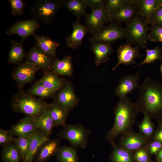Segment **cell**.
<instances>
[{"instance_id":"obj_32","label":"cell","mask_w":162,"mask_h":162,"mask_svg":"<svg viewBox=\"0 0 162 162\" xmlns=\"http://www.w3.org/2000/svg\"><path fill=\"white\" fill-rule=\"evenodd\" d=\"M55 155L59 162H78L76 151L71 147H60Z\"/></svg>"},{"instance_id":"obj_28","label":"cell","mask_w":162,"mask_h":162,"mask_svg":"<svg viewBox=\"0 0 162 162\" xmlns=\"http://www.w3.org/2000/svg\"><path fill=\"white\" fill-rule=\"evenodd\" d=\"M110 144L113 148L110 156L111 162H135L133 152L121 147L115 142Z\"/></svg>"},{"instance_id":"obj_51","label":"cell","mask_w":162,"mask_h":162,"mask_svg":"<svg viewBox=\"0 0 162 162\" xmlns=\"http://www.w3.org/2000/svg\"><path fill=\"white\" fill-rule=\"evenodd\" d=\"M152 162H153L152 161Z\"/></svg>"},{"instance_id":"obj_8","label":"cell","mask_w":162,"mask_h":162,"mask_svg":"<svg viewBox=\"0 0 162 162\" xmlns=\"http://www.w3.org/2000/svg\"><path fill=\"white\" fill-rule=\"evenodd\" d=\"M85 15V25L90 34H94L104 24L111 22V14L105 7L92 10L91 13Z\"/></svg>"},{"instance_id":"obj_24","label":"cell","mask_w":162,"mask_h":162,"mask_svg":"<svg viewBox=\"0 0 162 162\" xmlns=\"http://www.w3.org/2000/svg\"><path fill=\"white\" fill-rule=\"evenodd\" d=\"M37 82L48 89L56 92L64 86L61 79L51 70H45L43 76Z\"/></svg>"},{"instance_id":"obj_18","label":"cell","mask_w":162,"mask_h":162,"mask_svg":"<svg viewBox=\"0 0 162 162\" xmlns=\"http://www.w3.org/2000/svg\"><path fill=\"white\" fill-rule=\"evenodd\" d=\"M71 23L73 32L66 37V45L68 47L75 50L81 45L83 38L88 32L85 25L80 23V20H77Z\"/></svg>"},{"instance_id":"obj_41","label":"cell","mask_w":162,"mask_h":162,"mask_svg":"<svg viewBox=\"0 0 162 162\" xmlns=\"http://www.w3.org/2000/svg\"><path fill=\"white\" fill-rule=\"evenodd\" d=\"M14 136L9 130L0 129V145L5 146L13 142Z\"/></svg>"},{"instance_id":"obj_23","label":"cell","mask_w":162,"mask_h":162,"mask_svg":"<svg viewBox=\"0 0 162 162\" xmlns=\"http://www.w3.org/2000/svg\"><path fill=\"white\" fill-rule=\"evenodd\" d=\"M91 49L95 55L97 66L109 60V56L114 51L110 44L100 43H91Z\"/></svg>"},{"instance_id":"obj_16","label":"cell","mask_w":162,"mask_h":162,"mask_svg":"<svg viewBox=\"0 0 162 162\" xmlns=\"http://www.w3.org/2000/svg\"><path fill=\"white\" fill-rule=\"evenodd\" d=\"M55 101L68 112L76 106L77 99L70 84L67 83L59 89Z\"/></svg>"},{"instance_id":"obj_48","label":"cell","mask_w":162,"mask_h":162,"mask_svg":"<svg viewBox=\"0 0 162 162\" xmlns=\"http://www.w3.org/2000/svg\"><path fill=\"white\" fill-rule=\"evenodd\" d=\"M159 127L162 128V121L159 124Z\"/></svg>"},{"instance_id":"obj_15","label":"cell","mask_w":162,"mask_h":162,"mask_svg":"<svg viewBox=\"0 0 162 162\" xmlns=\"http://www.w3.org/2000/svg\"><path fill=\"white\" fill-rule=\"evenodd\" d=\"M49 136L37 129L32 135L28 151L22 162H32L41 146L49 140Z\"/></svg>"},{"instance_id":"obj_4","label":"cell","mask_w":162,"mask_h":162,"mask_svg":"<svg viewBox=\"0 0 162 162\" xmlns=\"http://www.w3.org/2000/svg\"><path fill=\"white\" fill-rule=\"evenodd\" d=\"M148 22L139 14L136 15L124 28L127 44H137L138 47H146L148 40Z\"/></svg>"},{"instance_id":"obj_36","label":"cell","mask_w":162,"mask_h":162,"mask_svg":"<svg viewBox=\"0 0 162 162\" xmlns=\"http://www.w3.org/2000/svg\"><path fill=\"white\" fill-rule=\"evenodd\" d=\"M32 136L25 137L14 138L13 142L18 147L22 160L24 158L28 150Z\"/></svg>"},{"instance_id":"obj_50","label":"cell","mask_w":162,"mask_h":162,"mask_svg":"<svg viewBox=\"0 0 162 162\" xmlns=\"http://www.w3.org/2000/svg\"><path fill=\"white\" fill-rule=\"evenodd\" d=\"M160 162H162V160H161Z\"/></svg>"},{"instance_id":"obj_13","label":"cell","mask_w":162,"mask_h":162,"mask_svg":"<svg viewBox=\"0 0 162 162\" xmlns=\"http://www.w3.org/2000/svg\"><path fill=\"white\" fill-rule=\"evenodd\" d=\"M117 53L118 62L113 68L115 70L121 64L128 65L135 64V59L142 56L139 52L138 47H133L131 45L126 43L120 45L118 48Z\"/></svg>"},{"instance_id":"obj_5","label":"cell","mask_w":162,"mask_h":162,"mask_svg":"<svg viewBox=\"0 0 162 162\" xmlns=\"http://www.w3.org/2000/svg\"><path fill=\"white\" fill-rule=\"evenodd\" d=\"M63 6L62 0H38L30 11L33 18L47 25L50 23Z\"/></svg>"},{"instance_id":"obj_2","label":"cell","mask_w":162,"mask_h":162,"mask_svg":"<svg viewBox=\"0 0 162 162\" xmlns=\"http://www.w3.org/2000/svg\"><path fill=\"white\" fill-rule=\"evenodd\" d=\"M139 110L136 103L132 102L127 96L120 98L115 107L114 122L106 137L110 144L120 135L133 132V126Z\"/></svg>"},{"instance_id":"obj_29","label":"cell","mask_w":162,"mask_h":162,"mask_svg":"<svg viewBox=\"0 0 162 162\" xmlns=\"http://www.w3.org/2000/svg\"><path fill=\"white\" fill-rule=\"evenodd\" d=\"M48 110L53 122V127L64 125L69 112L55 101L50 104Z\"/></svg>"},{"instance_id":"obj_37","label":"cell","mask_w":162,"mask_h":162,"mask_svg":"<svg viewBox=\"0 0 162 162\" xmlns=\"http://www.w3.org/2000/svg\"><path fill=\"white\" fill-rule=\"evenodd\" d=\"M151 25L150 32L148 35V40L153 42H162V25Z\"/></svg>"},{"instance_id":"obj_14","label":"cell","mask_w":162,"mask_h":162,"mask_svg":"<svg viewBox=\"0 0 162 162\" xmlns=\"http://www.w3.org/2000/svg\"><path fill=\"white\" fill-rule=\"evenodd\" d=\"M140 76L139 71L135 74H130L123 77L116 88V94L119 98L125 97L134 89L139 88Z\"/></svg>"},{"instance_id":"obj_27","label":"cell","mask_w":162,"mask_h":162,"mask_svg":"<svg viewBox=\"0 0 162 162\" xmlns=\"http://www.w3.org/2000/svg\"><path fill=\"white\" fill-rule=\"evenodd\" d=\"M10 41L11 46L9 53L8 63L19 65L22 63L26 54L23 43L13 39H11Z\"/></svg>"},{"instance_id":"obj_3","label":"cell","mask_w":162,"mask_h":162,"mask_svg":"<svg viewBox=\"0 0 162 162\" xmlns=\"http://www.w3.org/2000/svg\"><path fill=\"white\" fill-rule=\"evenodd\" d=\"M50 104L42 99L35 98L20 90L13 96L10 105L14 112L22 113L32 118L40 115Z\"/></svg>"},{"instance_id":"obj_46","label":"cell","mask_w":162,"mask_h":162,"mask_svg":"<svg viewBox=\"0 0 162 162\" xmlns=\"http://www.w3.org/2000/svg\"><path fill=\"white\" fill-rule=\"evenodd\" d=\"M156 156L157 162H160L162 160V148L158 152Z\"/></svg>"},{"instance_id":"obj_10","label":"cell","mask_w":162,"mask_h":162,"mask_svg":"<svg viewBox=\"0 0 162 162\" xmlns=\"http://www.w3.org/2000/svg\"><path fill=\"white\" fill-rule=\"evenodd\" d=\"M40 27V25L36 19L17 21L8 28L5 32L6 35H10L17 34L21 38V42L23 43L24 40L35 33V32Z\"/></svg>"},{"instance_id":"obj_49","label":"cell","mask_w":162,"mask_h":162,"mask_svg":"<svg viewBox=\"0 0 162 162\" xmlns=\"http://www.w3.org/2000/svg\"><path fill=\"white\" fill-rule=\"evenodd\" d=\"M161 6H162V0H161Z\"/></svg>"},{"instance_id":"obj_9","label":"cell","mask_w":162,"mask_h":162,"mask_svg":"<svg viewBox=\"0 0 162 162\" xmlns=\"http://www.w3.org/2000/svg\"><path fill=\"white\" fill-rule=\"evenodd\" d=\"M41 69L29 62H25L18 65L13 70L12 76L20 90L26 84L32 82L36 72Z\"/></svg>"},{"instance_id":"obj_38","label":"cell","mask_w":162,"mask_h":162,"mask_svg":"<svg viewBox=\"0 0 162 162\" xmlns=\"http://www.w3.org/2000/svg\"><path fill=\"white\" fill-rule=\"evenodd\" d=\"M11 7L10 14L14 16L20 15L23 13L26 3L22 0H9Z\"/></svg>"},{"instance_id":"obj_45","label":"cell","mask_w":162,"mask_h":162,"mask_svg":"<svg viewBox=\"0 0 162 162\" xmlns=\"http://www.w3.org/2000/svg\"><path fill=\"white\" fill-rule=\"evenodd\" d=\"M152 140L162 143V128L158 127L155 130L152 138Z\"/></svg>"},{"instance_id":"obj_34","label":"cell","mask_w":162,"mask_h":162,"mask_svg":"<svg viewBox=\"0 0 162 162\" xmlns=\"http://www.w3.org/2000/svg\"><path fill=\"white\" fill-rule=\"evenodd\" d=\"M56 92L47 88L43 85L35 82L28 91V94L41 99L48 98L53 97Z\"/></svg>"},{"instance_id":"obj_25","label":"cell","mask_w":162,"mask_h":162,"mask_svg":"<svg viewBox=\"0 0 162 162\" xmlns=\"http://www.w3.org/2000/svg\"><path fill=\"white\" fill-rule=\"evenodd\" d=\"M52 70L57 75L71 76L73 72L71 56H67L60 60L56 58L53 64Z\"/></svg>"},{"instance_id":"obj_11","label":"cell","mask_w":162,"mask_h":162,"mask_svg":"<svg viewBox=\"0 0 162 162\" xmlns=\"http://www.w3.org/2000/svg\"><path fill=\"white\" fill-rule=\"evenodd\" d=\"M26 62L45 70H52L54 60L57 58L50 57L43 52L36 44L31 47L26 53Z\"/></svg>"},{"instance_id":"obj_7","label":"cell","mask_w":162,"mask_h":162,"mask_svg":"<svg viewBox=\"0 0 162 162\" xmlns=\"http://www.w3.org/2000/svg\"><path fill=\"white\" fill-rule=\"evenodd\" d=\"M88 134V131L85 128L76 124H65L58 134L61 138L68 140L74 146L81 148L86 146Z\"/></svg>"},{"instance_id":"obj_40","label":"cell","mask_w":162,"mask_h":162,"mask_svg":"<svg viewBox=\"0 0 162 162\" xmlns=\"http://www.w3.org/2000/svg\"><path fill=\"white\" fill-rule=\"evenodd\" d=\"M133 155L136 162H152L151 157L146 148H141L135 151Z\"/></svg>"},{"instance_id":"obj_33","label":"cell","mask_w":162,"mask_h":162,"mask_svg":"<svg viewBox=\"0 0 162 162\" xmlns=\"http://www.w3.org/2000/svg\"><path fill=\"white\" fill-rule=\"evenodd\" d=\"M151 118L144 114L143 119L140 124L137 123L140 133L148 140L152 139L155 131V127L151 121Z\"/></svg>"},{"instance_id":"obj_42","label":"cell","mask_w":162,"mask_h":162,"mask_svg":"<svg viewBox=\"0 0 162 162\" xmlns=\"http://www.w3.org/2000/svg\"><path fill=\"white\" fill-rule=\"evenodd\" d=\"M162 148V142L152 140L148 141L146 147L150 157L153 155H156Z\"/></svg>"},{"instance_id":"obj_30","label":"cell","mask_w":162,"mask_h":162,"mask_svg":"<svg viewBox=\"0 0 162 162\" xmlns=\"http://www.w3.org/2000/svg\"><path fill=\"white\" fill-rule=\"evenodd\" d=\"M63 6L76 16L77 20H80L84 14L87 6L84 0H63Z\"/></svg>"},{"instance_id":"obj_19","label":"cell","mask_w":162,"mask_h":162,"mask_svg":"<svg viewBox=\"0 0 162 162\" xmlns=\"http://www.w3.org/2000/svg\"><path fill=\"white\" fill-rule=\"evenodd\" d=\"M36 129L33 118L27 116L13 125L9 130L14 136L25 137L32 135Z\"/></svg>"},{"instance_id":"obj_22","label":"cell","mask_w":162,"mask_h":162,"mask_svg":"<svg viewBox=\"0 0 162 162\" xmlns=\"http://www.w3.org/2000/svg\"><path fill=\"white\" fill-rule=\"evenodd\" d=\"M58 139L49 140L40 147L36 156L35 162H45L56 153L60 148Z\"/></svg>"},{"instance_id":"obj_21","label":"cell","mask_w":162,"mask_h":162,"mask_svg":"<svg viewBox=\"0 0 162 162\" xmlns=\"http://www.w3.org/2000/svg\"><path fill=\"white\" fill-rule=\"evenodd\" d=\"M132 2L138 7L139 14L148 22L161 4V0H132Z\"/></svg>"},{"instance_id":"obj_12","label":"cell","mask_w":162,"mask_h":162,"mask_svg":"<svg viewBox=\"0 0 162 162\" xmlns=\"http://www.w3.org/2000/svg\"><path fill=\"white\" fill-rule=\"evenodd\" d=\"M149 140L140 132H131L122 135L119 146L134 152L139 149L146 148Z\"/></svg>"},{"instance_id":"obj_26","label":"cell","mask_w":162,"mask_h":162,"mask_svg":"<svg viewBox=\"0 0 162 162\" xmlns=\"http://www.w3.org/2000/svg\"><path fill=\"white\" fill-rule=\"evenodd\" d=\"M32 118L37 129L49 136L53 127V122L48 108L39 116Z\"/></svg>"},{"instance_id":"obj_43","label":"cell","mask_w":162,"mask_h":162,"mask_svg":"<svg viewBox=\"0 0 162 162\" xmlns=\"http://www.w3.org/2000/svg\"><path fill=\"white\" fill-rule=\"evenodd\" d=\"M86 6L92 10L104 7L106 0H84Z\"/></svg>"},{"instance_id":"obj_47","label":"cell","mask_w":162,"mask_h":162,"mask_svg":"<svg viewBox=\"0 0 162 162\" xmlns=\"http://www.w3.org/2000/svg\"><path fill=\"white\" fill-rule=\"evenodd\" d=\"M160 70L161 75H162V61L161 65L160 67Z\"/></svg>"},{"instance_id":"obj_39","label":"cell","mask_w":162,"mask_h":162,"mask_svg":"<svg viewBox=\"0 0 162 162\" xmlns=\"http://www.w3.org/2000/svg\"><path fill=\"white\" fill-rule=\"evenodd\" d=\"M126 0H106L105 7L111 14L122 7L126 3Z\"/></svg>"},{"instance_id":"obj_44","label":"cell","mask_w":162,"mask_h":162,"mask_svg":"<svg viewBox=\"0 0 162 162\" xmlns=\"http://www.w3.org/2000/svg\"><path fill=\"white\" fill-rule=\"evenodd\" d=\"M152 25H162V6H160L152 15L148 22Z\"/></svg>"},{"instance_id":"obj_35","label":"cell","mask_w":162,"mask_h":162,"mask_svg":"<svg viewBox=\"0 0 162 162\" xmlns=\"http://www.w3.org/2000/svg\"><path fill=\"white\" fill-rule=\"evenodd\" d=\"M146 55L144 60L141 62L134 66V67L141 66L145 64L154 63L155 61L162 59V50L157 46L154 49L149 50L145 48Z\"/></svg>"},{"instance_id":"obj_6","label":"cell","mask_w":162,"mask_h":162,"mask_svg":"<svg viewBox=\"0 0 162 162\" xmlns=\"http://www.w3.org/2000/svg\"><path fill=\"white\" fill-rule=\"evenodd\" d=\"M125 37L124 28L118 22H112L108 25L103 26L93 34L89 40L91 43H100L110 44Z\"/></svg>"},{"instance_id":"obj_1","label":"cell","mask_w":162,"mask_h":162,"mask_svg":"<svg viewBox=\"0 0 162 162\" xmlns=\"http://www.w3.org/2000/svg\"><path fill=\"white\" fill-rule=\"evenodd\" d=\"M139 98L136 102L139 112L162 121V82L147 77L138 88Z\"/></svg>"},{"instance_id":"obj_31","label":"cell","mask_w":162,"mask_h":162,"mask_svg":"<svg viewBox=\"0 0 162 162\" xmlns=\"http://www.w3.org/2000/svg\"><path fill=\"white\" fill-rule=\"evenodd\" d=\"M1 157L5 162H20L22 159L18 147L14 142L4 146Z\"/></svg>"},{"instance_id":"obj_20","label":"cell","mask_w":162,"mask_h":162,"mask_svg":"<svg viewBox=\"0 0 162 162\" xmlns=\"http://www.w3.org/2000/svg\"><path fill=\"white\" fill-rule=\"evenodd\" d=\"M32 36L41 50L50 57L57 58L56 50L60 45L59 43L47 36L40 35L34 33Z\"/></svg>"},{"instance_id":"obj_17","label":"cell","mask_w":162,"mask_h":162,"mask_svg":"<svg viewBox=\"0 0 162 162\" xmlns=\"http://www.w3.org/2000/svg\"><path fill=\"white\" fill-rule=\"evenodd\" d=\"M138 14V7L131 0H127L122 7L111 14V22H124L127 24Z\"/></svg>"}]
</instances>
